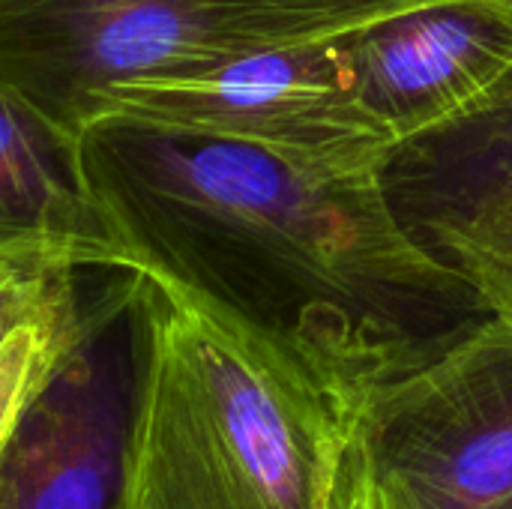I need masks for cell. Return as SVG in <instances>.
<instances>
[{
	"instance_id": "6da1fadb",
	"label": "cell",
	"mask_w": 512,
	"mask_h": 509,
	"mask_svg": "<svg viewBox=\"0 0 512 509\" xmlns=\"http://www.w3.org/2000/svg\"><path fill=\"white\" fill-rule=\"evenodd\" d=\"M132 279L114 509H384L378 390L402 345L342 306L258 324L159 267Z\"/></svg>"
},
{
	"instance_id": "7a4b0ae2",
	"label": "cell",
	"mask_w": 512,
	"mask_h": 509,
	"mask_svg": "<svg viewBox=\"0 0 512 509\" xmlns=\"http://www.w3.org/2000/svg\"><path fill=\"white\" fill-rule=\"evenodd\" d=\"M81 180L126 258L267 327L315 306L363 312L462 279L414 234L384 174L102 117L78 135Z\"/></svg>"
},
{
	"instance_id": "3957f363",
	"label": "cell",
	"mask_w": 512,
	"mask_h": 509,
	"mask_svg": "<svg viewBox=\"0 0 512 509\" xmlns=\"http://www.w3.org/2000/svg\"><path fill=\"white\" fill-rule=\"evenodd\" d=\"M273 48L288 45L261 0H0V87L75 141L120 84Z\"/></svg>"
},
{
	"instance_id": "277c9868",
	"label": "cell",
	"mask_w": 512,
	"mask_h": 509,
	"mask_svg": "<svg viewBox=\"0 0 512 509\" xmlns=\"http://www.w3.org/2000/svg\"><path fill=\"white\" fill-rule=\"evenodd\" d=\"M102 117L345 174H387L399 150L360 96L348 36L255 51L201 75L120 84L93 102L87 123Z\"/></svg>"
},
{
	"instance_id": "5b68a950",
	"label": "cell",
	"mask_w": 512,
	"mask_h": 509,
	"mask_svg": "<svg viewBox=\"0 0 512 509\" xmlns=\"http://www.w3.org/2000/svg\"><path fill=\"white\" fill-rule=\"evenodd\" d=\"M384 509H501L512 501V315L432 357L396 360L378 390Z\"/></svg>"
},
{
	"instance_id": "8992f818",
	"label": "cell",
	"mask_w": 512,
	"mask_h": 509,
	"mask_svg": "<svg viewBox=\"0 0 512 509\" xmlns=\"http://www.w3.org/2000/svg\"><path fill=\"white\" fill-rule=\"evenodd\" d=\"M366 108L393 141L426 138L471 105L512 66V0H441L348 36Z\"/></svg>"
},
{
	"instance_id": "52a82bcc",
	"label": "cell",
	"mask_w": 512,
	"mask_h": 509,
	"mask_svg": "<svg viewBox=\"0 0 512 509\" xmlns=\"http://www.w3.org/2000/svg\"><path fill=\"white\" fill-rule=\"evenodd\" d=\"M384 180L462 285L512 258V66L459 120L402 144Z\"/></svg>"
},
{
	"instance_id": "ba28073f",
	"label": "cell",
	"mask_w": 512,
	"mask_h": 509,
	"mask_svg": "<svg viewBox=\"0 0 512 509\" xmlns=\"http://www.w3.org/2000/svg\"><path fill=\"white\" fill-rule=\"evenodd\" d=\"M120 324V321H114ZM99 330L36 399L0 456V509H114L132 372Z\"/></svg>"
},
{
	"instance_id": "9c48e42d",
	"label": "cell",
	"mask_w": 512,
	"mask_h": 509,
	"mask_svg": "<svg viewBox=\"0 0 512 509\" xmlns=\"http://www.w3.org/2000/svg\"><path fill=\"white\" fill-rule=\"evenodd\" d=\"M0 261L123 273V249L93 204L78 141L0 87Z\"/></svg>"
},
{
	"instance_id": "30bf717a",
	"label": "cell",
	"mask_w": 512,
	"mask_h": 509,
	"mask_svg": "<svg viewBox=\"0 0 512 509\" xmlns=\"http://www.w3.org/2000/svg\"><path fill=\"white\" fill-rule=\"evenodd\" d=\"M132 279L117 273V282L96 300L15 330L0 345V456L18 432L36 399L57 381V375L75 360V354L108 324L126 318Z\"/></svg>"
},
{
	"instance_id": "8fae6325",
	"label": "cell",
	"mask_w": 512,
	"mask_h": 509,
	"mask_svg": "<svg viewBox=\"0 0 512 509\" xmlns=\"http://www.w3.org/2000/svg\"><path fill=\"white\" fill-rule=\"evenodd\" d=\"M429 3L441 0H261L288 48L345 39L369 24Z\"/></svg>"
},
{
	"instance_id": "7c38bea8",
	"label": "cell",
	"mask_w": 512,
	"mask_h": 509,
	"mask_svg": "<svg viewBox=\"0 0 512 509\" xmlns=\"http://www.w3.org/2000/svg\"><path fill=\"white\" fill-rule=\"evenodd\" d=\"M81 273L0 261V345L21 327L48 321L84 300Z\"/></svg>"
},
{
	"instance_id": "4fadbf2b",
	"label": "cell",
	"mask_w": 512,
	"mask_h": 509,
	"mask_svg": "<svg viewBox=\"0 0 512 509\" xmlns=\"http://www.w3.org/2000/svg\"><path fill=\"white\" fill-rule=\"evenodd\" d=\"M474 291V297L498 315H512V258L504 264H498L495 270L483 273L480 279H474L468 285Z\"/></svg>"
},
{
	"instance_id": "5bb4252c",
	"label": "cell",
	"mask_w": 512,
	"mask_h": 509,
	"mask_svg": "<svg viewBox=\"0 0 512 509\" xmlns=\"http://www.w3.org/2000/svg\"><path fill=\"white\" fill-rule=\"evenodd\" d=\"M501 509H512V501H510V504H504V507H501Z\"/></svg>"
}]
</instances>
